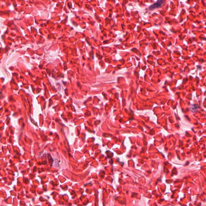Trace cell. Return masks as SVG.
Wrapping results in <instances>:
<instances>
[{
  "mask_svg": "<svg viewBox=\"0 0 206 206\" xmlns=\"http://www.w3.org/2000/svg\"><path fill=\"white\" fill-rule=\"evenodd\" d=\"M164 0H159L155 3L154 4V5H152L150 6V9L152 10L154 8H157L158 7H160L162 6V4L163 3Z\"/></svg>",
  "mask_w": 206,
  "mask_h": 206,
  "instance_id": "6da1fadb",
  "label": "cell"
}]
</instances>
